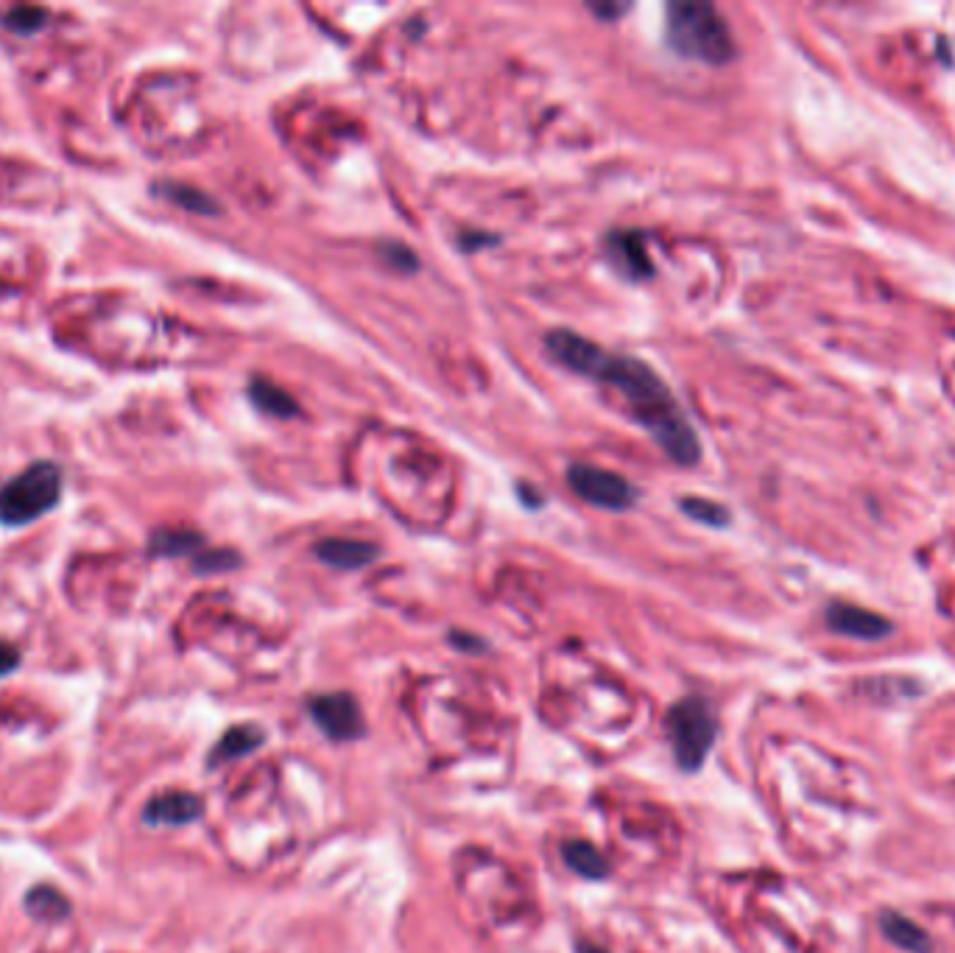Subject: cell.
<instances>
[{"label": "cell", "instance_id": "6da1fadb", "mask_svg": "<svg viewBox=\"0 0 955 953\" xmlns=\"http://www.w3.org/2000/svg\"><path fill=\"white\" fill-rule=\"evenodd\" d=\"M545 347L562 367L584 378L612 386L632 411V417L654 436L668 459L682 467H693L701 459V442L679 400L665 386L654 369L632 355H615L598 344L581 339L573 330H553L545 336Z\"/></svg>", "mask_w": 955, "mask_h": 953}, {"label": "cell", "instance_id": "7a4b0ae2", "mask_svg": "<svg viewBox=\"0 0 955 953\" xmlns=\"http://www.w3.org/2000/svg\"><path fill=\"white\" fill-rule=\"evenodd\" d=\"M668 45L685 59L727 65L735 56V40L727 20L707 0H676L668 6L665 20Z\"/></svg>", "mask_w": 955, "mask_h": 953}, {"label": "cell", "instance_id": "3957f363", "mask_svg": "<svg viewBox=\"0 0 955 953\" xmlns=\"http://www.w3.org/2000/svg\"><path fill=\"white\" fill-rule=\"evenodd\" d=\"M62 473L51 462H37L26 473L12 478L0 490V520L9 526H26L45 515L59 501Z\"/></svg>", "mask_w": 955, "mask_h": 953}, {"label": "cell", "instance_id": "277c9868", "mask_svg": "<svg viewBox=\"0 0 955 953\" xmlns=\"http://www.w3.org/2000/svg\"><path fill=\"white\" fill-rule=\"evenodd\" d=\"M665 730L679 766L685 772H696L713 749L718 724H715L713 708L701 696H687L668 710Z\"/></svg>", "mask_w": 955, "mask_h": 953}, {"label": "cell", "instance_id": "5b68a950", "mask_svg": "<svg viewBox=\"0 0 955 953\" xmlns=\"http://www.w3.org/2000/svg\"><path fill=\"white\" fill-rule=\"evenodd\" d=\"M567 484L581 501L609 512H626L637 501V490L620 473L592 467V464H573L567 470Z\"/></svg>", "mask_w": 955, "mask_h": 953}, {"label": "cell", "instance_id": "8992f818", "mask_svg": "<svg viewBox=\"0 0 955 953\" xmlns=\"http://www.w3.org/2000/svg\"><path fill=\"white\" fill-rule=\"evenodd\" d=\"M310 713H313L316 724L322 727V733L336 738V741H352V738L364 736V716H361V708H358L355 696H316V699L310 702Z\"/></svg>", "mask_w": 955, "mask_h": 953}, {"label": "cell", "instance_id": "52a82bcc", "mask_svg": "<svg viewBox=\"0 0 955 953\" xmlns=\"http://www.w3.org/2000/svg\"><path fill=\"white\" fill-rule=\"evenodd\" d=\"M824 618H827V627L833 632L855 640H883L894 629V624L880 613L863 610V607H855V604H844V601L830 604Z\"/></svg>", "mask_w": 955, "mask_h": 953}, {"label": "cell", "instance_id": "ba28073f", "mask_svg": "<svg viewBox=\"0 0 955 953\" xmlns=\"http://www.w3.org/2000/svg\"><path fill=\"white\" fill-rule=\"evenodd\" d=\"M606 258L612 263V269L623 274L626 280H648L654 274L640 232L618 230L606 235Z\"/></svg>", "mask_w": 955, "mask_h": 953}, {"label": "cell", "instance_id": "9c48e42d", "mask_svg": "<svg viewBox=\"0 0 955 953\" xmlns=\"http://www.w3.org/2000/svg\"><path fill=\"white\" fill-rule=\"evenodd\" d=\"M204 805L196 794L190 791H162L154 794L143 808V822L146 825H190L202 817Z\"/></svg>", "mask_w": 955, "mask_h": 953}, {"label": "cell", "instance_id": "30bf717a", "mask_svg": "<svg viewBox=\"0 0 955 953\" xmlns=\"http://www.w3.org/2000/svg\"><path fill=\"white\" fill-rule=\"evenodd\" d=\"M316 557L324 565L338 568V571H358L369 562H375L377 545L366 540H352V537H327L322 543H316Z\"/></svg>", "mask_w": 955, "mask_h": 953}, {"label": "cell", "instance_id": "8fae6325", "mask_svg": "<svg viewBox=\"0 0 955 953\" xmlns=\"http://www.w3.org/2000/svg\"><path fill=\"white\" fill-rule=\"evenodd\" d=\"M880 928H883L886 940L894 942V945L902 948L905 953H930V948H933L928 934L916 926L914 920H908V917L900 912L880 914Z\"/></svg>", "mask_w": 955, "mask_h": 953}, {"label": "cell", "instance_id": "7c38bea8", "mask_svg": "<svg viewBox=\"0 0 955 953\" xmlns=\"http://www.w3.org/2000/svg\"><path fill=\"white\" fill-rule=\"evenodd\" d=\"M260 744H263V733L257 730L255 724H238V727L227 730L224 738L218 741L213 755H210V763L218 766V763L238 761V758L249 755V752L260 747Z\"/></svg>", "mask_w": 955, "mask_h": 953}, {"label": "cell", "instance_id": "4fadbf2b", "mask_svg": "<svg viewBox=\"0 0 955 953\" xmlns=\"http://www.w3.org/2000/svg\"><path fill=\"white\" fill-rule=\"evenodd\" d=\"M249 397H252V403H255L257 409L266 411L271 417H280V420H288V417H296L299 414V406H296V400L285 389H280L277 383L263 381V378H257L249 386Z\"/></svg>", "mask_w": 955, "mask_h": 953}, {"label": "cell", "instance_id": "5bb4252c", "mask_svg": "<svg viewBox=\"0 0 955 953\" xmlns=\"http://www.w3.org/2000/svg\"><path fill=\"white\" fill-rule=\"evenodd\" d=\"M26 912L31 914L34 920L54 923V920H62V917L70 912V903L62 892H56L54 886H37V889L28 892Z\"/></svg>", "mask_w": 955, "mask_h": 953}, {"label": "cell", "instance_id": "9a60e30c", "mask_svg": "<svg viewBox=\"0 0 955 953\" xmlns=\"http://www.w3.org/2000/svg\"><path fill=\"white\" fill-rule=\"evenodd\" d=\"M562 856H565L567 867L584 878H604L609 872V861L590 842H567L562 847Z\"/></svg>", "mask_w": 955, "mask_h": 953}, {"label": "cell", "instance_id": "2e32d148", "mask_svg": "<svg viewBox=\"0 0 955 953\" xmlns=\"http://www.w3.org/2000/svg\"><path fill=\"white\" fill-rule=\"evenodd\" d=\"M682 509H685L690 518L701 520V523H707V526H724V523H729L727 509L713 504V501H704V498H685V501H682Z\"/></svg>", "mask_w": 955, "mask_h": 953}, {"label": "cell", "instance_id": "e0dca14e", "mask_svg": "<svg viewBox=\"0 0 955 953\" xmlns=\"http://www.w3.org/2000/svg\"><path fill=\"white\" fill-rule=\"evenodd\" d=\"M193 545H199V537H196V534H162L160 540H157V548H160L162 554H185Z\"/></svg>", "mask_w": 955, "mask_h": 953}, {"label": "cell", "instance_id": "ac0fdd59", "mask_svg": "<svg viewBox=\"0 0 955 953\" xmlns=\"http://www.w3.org/2000/svg\"><path fill=\"white\" fill-rule=\"evenodd\" d=\"M383 255H386L394 266H400L403 272H414V266H417V258H414V255L400 244H391V246L386 244L383 246Z\"/></svg>", "mask_w": 955, "mask_h": 953}, {"label": "cell", "instance_id": "d6986e66", "mask_svg": "<svg viewBox=\"0 0 955 953\" xmlns=\"http://www.w3.org/2000/svg\"><path fill=\"white\" fill-rule=\"evenodd\" d=\"M20 663V654L14 652L9 643H3L0 640V677H6V674H12L14 668Z\"/></svg>", "mask_w": 955, "mask_h": 953}, {"label": "cell", "instance_id": "ffe728a7", "mask_svg": "<svg viewBox=\"0 0 955 953\" xmlns=\"http://www.w3.org/2000/svg\"><path fill=\"white\" fill-rule=\"evenodd\" d=\"M587 9H592V12L598 14V17H604V20H615V17H620V14L629 12V6H626V3H620V6H612V3H592V6H587Z\"/></svg>", "mask_w": 955, "mask_h": 953}]
</instances>
